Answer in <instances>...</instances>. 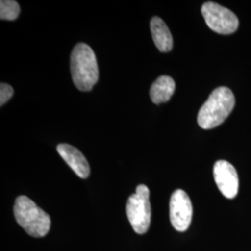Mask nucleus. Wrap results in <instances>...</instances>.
<instances>
[{
  "instance_id": "obj_8",
  "label": "nucleus",
  "mask_w": 251,
  "mask_h": 251,
  "mask_svg": "<svg viewBox=\"0 0 251 251\" xmlns=\"http://www.w3.org/2000/svg\"><path fill=\"white\" fill-rule=\"evenodd\" d=\"M57 151L79 178L87 179L90 176V165L78 149L70 144H61L57 146Z\"/></svg>"
},
{
  "instance_id": "obj_7",
  "label": "nucleus",
  "mask_w": 251,
  "mask_h": 251,
  "mask_svg": "<svg viewBox=\"0 0 251 251\" xmlns=\"http://www.w3.org/2000/svg\"><path fill=\"white\" fill-rule=\"evenodd\" d=\"M216 184L225 198L233 199L237 196L239 188L238 175L233 165L225 160H219L213 168Z\"/></svg>"
},
{
  "instance_id": "obj_5",
  "label": "nucleus",
  "mask_w": 251,
  "mask_h": 251,
  "mask_svg": "<svg viewBox=\"0 0 251 251\" xmlns=\"http://www.w3.org/2000/svg\"><path fill=\"white\" fill-rule=\"evenodd\" d=\"M201 12L207 26L218 34H233L239 25V21L233 11L215 2L203 4Z\"/></svg>"
},
{
  "instance_id": "obj_10",
  "label": "nucleus",
  "mask_w": 251,
  "mask_h": 251,
  "mask_svg": "<svg viewBox=\"0 0 251 251\" xmlns=\"http://www.w3.org/2000/svg\"><path fill=\"white\" fill-rule=\"evenodd\" d=\"M175 82L171 76H159L152 83L150 90V97L152 102L155 104H160L169 101L175 91Z\"/></svg>"
},
{
  "instance_id": "obj_4",
  "label": "nucleus",
  "mask_w": 251,
  "mask_h": 251,
  "mask_svg": "<svg viewBox=\"0 0 251 251\" xmlns=\"http://www.w3.org/2000/svg\"><path fill=\"white\" fill-rule=\"evenodd\" d=\"M149 188L140 184L136 188V193L131 195L126 203V215L133 230L139 234L146 233L151 224V205Z\"/></svg>"
},
{
  "instance_id": "obj_9",
  "label": "nucleus",
  "mask_w": 251,
  "mask_h": 251,
  "mask_svg": "<svg viewBox=\"0 0 251 251\" xmlns=\"http://www.w3.org/2000/svg\"><path fill=\"white\" fill-rule=\"evenodd\" d=\"M151 33L154 44L161 52H169L173 47L171 31L165 22L159 17H153L150 23Z\"/></svg>"
},
{
  "instance_id": "obj_6",
  "label": "nucleus",
  "mask_w": 251,
  "mask_h": 251,
  "mask_svg": "<svg viewBox=\"0 0 251 251\" xmlns=\"http://www.w3.org/2000/svg\"><path fill=\"white\" fill-rule=\"evenodd\" d=\"M192 216L193 206L188 195L180 189L174 191L170 202V218L174 229L179 232L186 231L191 225Z\"/></svg>"
},
{
  "instance_id": "obj_3",
  "label": "nucleus",
  "mask_w": 251,
  "mask_h": 251,
  "mask_svg": "<svg viewBox=\"0 0 251 251\" xmlns=\"http://www.w3.org/2000/svg\"><path fill=\"white\" fill-rule=\"evenodd\" d=\"M13 211L16 222L31 236L43 237L49 233L50 229V216L30 198L25 196L17 198Z\"/></svg>"
},
{
  "instance_id": "obj_2",
  "label": "nucleus",
  "mask_w": 251,
  "mask_h": 251,
  "mask_svg": "<svg viewBox=\"0 0 251 251\" xmlns=\"http://www.w3.org/2000/svg\"><path fill=\"white\" fill-rule=\"evenodd\" d=\"M234 104L235 99L232 90L226 87L216 89L199 110L198 125L204 129L221 125L231 114Z\"/></svg>"
},
{
  "instance_id": "obj_11",
  "label": "nucleus",
  "mask_w": 251,
  "mask_h": 251,
  "mask_svg": "<svg viewBox=\"0 0 251 251\" xmlns=\"http://www.w3.org/2000/svg\"><path fill=\"white\" fill-rule=\"evenodd\" d=\"M20 6L14 0L0 1V19L6 21H14L20 14Z\"/></svg>"
},
{
  "instance_id": "obj_12",
  "label": "nucleus",
  "mask_w": 251,
  "mask_h": 251,
  "mask_svg": "<svg viewBox=\"0 0 251 251\" xmlns=\"http://www.w3.org/2000/svg\"><path fill=\"white\" fill-rule=\"evenodd\" d=\"M13 96V89L6 83L0 85V105L3 106Z\"/></svg>"
},
{
  "instance_id": "obj_1",
  "label": "nucleus",
  "mask_w": 251,
  "mask_h": 251,
  "mask_svg": "<svg viewBox=\"0 0 251 251\" xmlns=\"http://www.w3.org/2000/svg\"><path fill=\"white\" fill-rule=\"evenodd\" d=\"M73 82L81 91H90L99 79V68L95 53L90 46L79 43L70 58Z\"/></svg>"
}]
</instances>
